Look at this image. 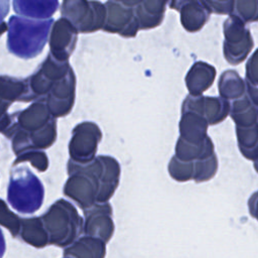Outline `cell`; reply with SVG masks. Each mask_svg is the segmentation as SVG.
<instances>
[{
	"instance_id": "cell-1",
	"label": "cell",
	"mask_w": 258,
	"mask_h": 258,
	"mask_svg": "<svg viewBox=\"0 0 258 258\" xmlns=\"http://www.w3.org/2000/svg\"><path fill=\"white\" fill-rule=\"evenodd\" d=\"M120 172V164L112 156L98 155L85 164L70 159L63 194L83 211L108 203L118 187Z\"/></svg>"
},
{
	"instance_id": "cell-26",
	"label": "cell",
	"mask_w": 258,
	"mask_h": 258,
	"mask_svg": "<svg viewBox=\"0 0 258 258\" xmlns=\"http://www.w3.org/2000/svg\"><path fill=\"white\" fill-rule=\"evenodd\" d=\"M236 127L238 147L241 154L248 160L255 161L258 158V124Z\"/></svg>"
},
{
	"instance_id": "cell-4",
	"label": "cell",
	"mask_w": 258,
	"mask_h": 258,
	"mask_svg": "<svg viewBox=\"0 0 258 258\" xmlns=\"http://www.w3.org/2000/svg\"><path fill=\"white\" fill-rule=\"evenodd\" d=\"M48 236V244L67 248L84 232V219L75 206L64 199L55 201L40 216Z\"/></svg>"
},
{
	"instance_id": "cell-28",
	"label": "cell",
	"mask_w": 258,
	"mask_h": 258,
	"mask_svg": "<svg viewBox=\"0 0 258 258\" xmlns=\"http://www.w3.org/2000/svg\"><path fill=\"white\" fill-rule=\"evenodd\" d=\"M22 162H29L40 172L48 168V158L43 150H27L18 154L13 162V167Z\"/></svg>"
},
{
	"instance_id": "cell-25",
	"label": "cell",
	"mask_w": 258,
	"mask_h": 258,
	"mask_svg": "<svg viewBox=\"0 0 258 258\" xmlns=\"http://www.w3.org/2000/svg\"><path fill=\"white\" fill-rule=\"evenodd\" d=\"M220 97L229 103L240 99L246 92V83L235 70L223 72L218 81Z\"/></svg>"
},
{
	"instance_id": "cell-8",
	"label": "cell",
	"mask_w": 258,
	"mask_h": 258,
	"mask_svg": "<svg viewBox=\"0 0 258 258\" xmlns=\"http://www.w3.org/2000/svg\"><path fill=\"white\" fill-rule=\"evenodd\" d=\"M72 67L69 61H59L49 52L40 67L26 80L27 96L25 102L42 101L56 81L63 78Z\"/></svg>"
},
{
	"instance_id": "cell-38",
	"label": "cell",
	"mask_w": 258,
	"mask_h": 258,
	"mask_svg": "<svg viewBox=\"0 0 258 258\" xmlns=\"http://www.w3.org/2000/svg\"><path fill=\"white\" fill-rule=\"evenodd\" d=\"M63 258H66V257H63Z\"/></svg>"
},
{
	"instance_id": "cell-17",
	"label": "cell",
	"mask_w": 258,
	"mask_h": 258,
	"mask_svg": "<svg viewBox=\"0 0 258 258\" xmlns=\"http://www.w3.org/2000/svg\"><path fill=\"white\" fill-rule=\"evenodd\" d=\"M216 75L217 72L214 66L203 60L196 61L190 67L184 78L185 86L189 92V95H203L204 92L212 87L216 79Z\"/></svg>"
},
{
	"instance_id": "cell-15",
	"label": "cell",
	"mask_w": 258,
	"mask_h": 258,
	"mask_svg": "<svg viewBox=\"0 0 258 258\" xmlns=\"http://www.w3.org/2000/svg\"><path fill=\"white\" fill-rule=\"evenodd\" d=\"M78 33L66 18L60 17L55 20L49 37V53L59 61H69L77 44Z\"/></svg>"
},
{
	"instance_id": "cell-5",
	"label": "cell",
	"mask_w": 258,
	"mask_h": 258,
	"mask_svg": "<svg viewBox=\"0 0 258 258\" xmlns=\"http://www.w3.org/2000/svg\"><path fill=\"white\" fill-rule=\"evenodd\" d=\"M44 187L40 179L26 166L14 168L10 173L7 201L21 214H33L42 205Z\"/></svg>"
},
{
	"instance_id": "cell-14",
	"label": "cell",
	"mask_w": 258,
	"mask_h": 258,
	"mask_svg": "<svg viewBox=\"0 0 258 258\" xmlns=\"http://www.w3.org/2000/svg\"><path fill=\"white\" fill-rule=\"evenodd\" d=\"M84 214L85 235L98 238L104 243H108L115 230L111 205L109 203L96 204L92 208L85 210Z\"/></svg>"
},
{
	"instance_id": "cell-10",
	"label": "cell",
	"mask_w": 258,
	"mask_h": 258,
	"mask_svg": "<svg viewBox=\"0 0 258 258\" xmlns=\"http://www.w3.org/2000/svg\"><path fill=\"white\" fill-rule=\"evenodd\" d=\"M135 1L110 0L105 4L106 19L103 30L123 37H134L139 30L135 13Z\"/></svg>"
},
{
	"instance_id": "cell-6",
	"label": "cell",
	"mask_w": 258,
	"mask_h": 258,
	"mask_svg": "<svg viewBox=\"0 0 258 258\" xmlns=\"http://www.w3.org/2000/svg\"><path fill=\"white\" fill-rule=\"evenodd\" d=\"M61 17L66 18L81 33H91L103 29L106 7L99 1L64 0L60 6Z\"/></svg>"
},
{
	"instance_id": "cell-24",
	"label": "cell",
	"mask_w": 258,
	"mask_h": 258,
	"mask_svg": "<svg viewBox=\"0 0 258 258\" xmlns=\"http://www.w3.org/2000/svg\"><path fill=\"white\" fill-rule=\"evenodd\" d=\"M235 125L249 126L258 124V107L252 102L248 94L230 103V114Z\"/></svg>"
},
{
	"instance_id": "cell-32",
	"label": "cell",
	"mask_w": 258,
	"mask_h": 258,
	"mask_svg": "<svg viewBox=\"0 0 258 258\" xmlns=\"http://www.w3.org/2000/svg\"><path fill=\"white\" fill-rule=\"evenodd\" d=\"M208 5L211 8V11L219 14H229L231 15L234 10V0L230 1H211L207 0Z\"/></svg>"
},
{
	"instance_id": "cell-33",
	"label": "cell",
	"mask_w": 258,
	"mask_h": 258,
	"mask_svg": "<svg viewBox=\"0 0 258 258\" xmlns=\"http://www.w3.org/2000/svg\"><path fill=\"white\" fill-rule=\"evenodd\" d=\"M248 209L250 215L258 221V190L252 194L248 200Z\"/></svg>"
},
{
	"instance_id": "cell-21",
	"label": "cell",
	"mask_w": 258,
	"mask_h": 258,
	"mask_svg": "<svg viewBox=\"0 0 258 258\" xmlns=\"http://www.w3.org/2000/svg\"><path fill=\"white\" fill-rule=\"evenodd\" d=\"M106 243L90 236L80 237L63 250L66 258H105Z\"/></svg>"
},
{
	"instance_id": "cell-35",
	"label": "cell",
	"mask_w": 258,
	"mask_h": 258,
	"mask_svg": "<svg viewBox=\"0 0 258 258\" xmlns=\"http://www.w3.org/2000/svg\"><path fill=\"white\" fill-rule=\"evenodd\" d=\"M5 250H6V242H5V239H4V235L0 229V258L3 257L4 253H5Z\"/></svg>"
},
{
	"instance_id": "cell-20",
	"label": "cell",
	"mask_w": 258,
	"mask_h": 258,
	"mask_svg": "<svg viewBox=\"0 0 258 258\" xmlns=\"http://www.w3.org/2000/svg\"><path fill=\"white\" fill-rule=\"evenodd\" d=\"M167 1L141 0L135 1V13L139 29H151L162 22Z\"/></svg>"
},
{
	"instance_id": "cell-27",
	"label": "cell",
	"mask_w": 258,
	"mask_h": 258,
	"mask_svg": "<svg viewBox=\"0 0 258 258\" xmlns=\"http://www.w3.org/2000/svg\"><path fill=\"white\" fill-rule=\"evenodd\" d=\"M27 83L25 79L0 76V97L12 104L15 101L25 102Z\"/></svg>"
},
{
	"instance_id": "cell-7",
	"label": "cell",
	"mask_w": 258,
	"mask_h": 258,
	"mask_svg": "<svg viewBox=\"0 0 258 258\" xmlns=\"http://www.w3.org/2000/svg\"><path fill=\"white\" fill-rule=\"evenodd\" d=\"M223 53L231 64H239L246 59L254 46L250 29L236 15H230L223 24Z\"/></svg>"
},
{
	"instance_id": "cell-31",
	"label": "cell",
	"mask_w": 258,
	"mask_h": 258,
	"mask_svg": "<svg viewBox=\"0 0 258 258\" xmlns=\"http://www.w3.org/2000/svg\"><path fill=\"white\" fill-rule=\"evenodd\" d=\"M245 80L252 85L258 86V48L251 54L246 63Z\"/></svg>"
},
{
	"instance_id": "cell-34",
	"label": "cell",
	"mask_w": 258,
	"mask_h": 258,
	"mask_svg": "<svg viewBox=\"0 0 258 258\" xmlns=\"http://www.w3.org/2000/svg\"><path fill=\"white\" fill-rule=\"evenodd\" d=\"M10 2L8 0H0V26L3 24V20L9 12Z\"/></svg>"
},
{
	"instance_id": "cell-23",
	"label": "cell",
	"mask_w": 258,
	"mask_h": 258,
	"mask_svg": "<svg viewBox=\"0 0 258 258\" xmlns=\"http://www.w3.org/2000/svg\"><path fill=\"white\" fill-rule=\"evenodd\" d=\"M18 237L34 248L40 249L48 245V236L40 217L21 218Z\"/></svg>"
},
{
	"instance_id": "cell-18",
	"label": "cell",
	"mask_w": 258,
	"mask_h": 258,
	"mask_svg": "<svg viewBox=\"0 0 258 258\" xmlns=\"http://www.w3.org/2000/svg\"><path fill=\"white\" fill-rule=\"evenodd\" d=\"M178 128L179 137L191 144H202L209 137L208 121L201 115L192 112H181Z\"/></svg>"
},
{
	"instance_id": "cell-2",
	"label": "cell",
	"mask_w": 258,
	"mask_h": 258,
	"mask_svg": "<svg viewBox=\"0 0 258 258\" xmlns=\"http://www.w3.org/2000/svg\"><path fill=\"white\" fill-rule=\"evenodd\" d=\"M14 121L3 133L11 141L16 156L27 150H43L56 139V121L43 101H35L29 107L11 116Z\"/></svg>"
},
{
	"instance_id": "cell-36",
	"label": "cell",
	"mask_w": 258,
	"mask_h": 258,
	"mask_svg": "<svg viewBox=\"0 0 258 258\" xmlns=\"http://www.w3.org/2000/svg\"><path fill=\"white\" fill-rule=\"evenodd\" d=\"M7 29H8L7 23H3V24L0 26V36H1L4 32H6V31H7Z\"/></svg>"
},
{
	"instance_id": "cell-9",
	"label": "cell",
	"mask_w": 258,
	"mask_h": 258,
	"mask_svg": "<svg viewBox=\"0 0 258 258\" xmlns=\"http://www.w3.org/2000/svg\"><path fill=\"white\" fill-rule=\"evenodd\" d=\"M102 140L100 127L91 121H84L76 125L69 142L70 159L85 164L95 159L98 144Z\"/></svg>"
},
{
	"instance_id": "cell-3",
	"label": "cell",
	"mask_w": 258,
	"mask_h": 258,
	"mask_svg": "<svg viewBox=\"0 0 258 258\" xmlns=\"http://www.w3.org/2000/svg\"><path fill=\"white\" fill-rule=\"evenodd\" d=\"M53 19L34 20L12 15L7 23V48L21 58L38 55L48 38Z\"/></svg>"
},
{
	"instance_id": "cell-19",
	"label": "cell",
	"mask_w": 258,
	"mask_h": 258,
	"mask_svg": "<svg viewBox=\"0 0 258 258\" xmlns=\"http://www.w3.org/2000/svg\"><path fill=\"white\" fill-rule=\"evenodd\" d=\"M13 9L17 14L34 20H47L59 6L56 0H14Z\"/></svg>"
},
{
	"instance_id": "cell-29",
	"label": "cell",
	"mask_w": 258,
	"mask_h": 258,
	"mask_svg": "<svg viewBox=\"0 0 258 258\" xmlns=\"http://www.w3.org/2000/svg\"><path fill=\"white\" fill-rule=\"evenodd\" d=\"M231 15L238 16L245 23L258 21V0H237Z\"/></svg>"
},
{
	"instance_id": "cell-13",
	"label": "cell",
	"mask_w": 258,
	"mask_h": 258,
	"mask_svg": "<svg viewBox=\"0 0 258 258\" xmlns=\"http://www.w3.org/2000/svg\"><path fill=\"white\" fill-rule=\"evenodd\" d=\"M76 76L73 69L61 79L56 81L48 94L42 100L53 118L68 115L75 104Z\"/></svg>"
},
{
	"instance_id": "cell-22",
	"label": "cell",
	"mask_w": 258,
	"mask_h": 258,
	"mask_svg": "<svg viewBox=\"0 0 258 258\" xmlns=\"http://www.w3.org/2000/svg\"><path fill=\"white\" fill-rule=\"evenodd\" d=\"M215 153V146L214 143L209 136L206 141L202 144L196 145L188 143L178 137L176 144H175V154L174 156L184 162H194L203 160L213 156Z\"/></svg>"
},
{
	"instance_id": "cell-37",
	"label": "cell",
	"mask_w": 258,
	"mask_h": 258,
	"mask_svg": "<svg viewBox=\"0 0 258 258\" xmlns=\"http://www.w3.org/2000/svg\"><path fill=\"white\" fill-rule=\"evenodd\" d=\"M253 164H254V168H255V170L258 172V158L254 161V163H253Z\"/></svg>"
},
{
	"instance_id": "cell-11",
	"label": "cell",
	"mask_w": 258,
	"mask_h": 258,
	"mask_svg": "<svg viewBox=\"0 0 258 258\" xmlns=\"http://www.w3.org/2000/svg\"><path fill=\"white\" fill-rule=\"evenodd\" d=\"M218 158L213 156L194 162L178 160L174 155L168 162V173L172 179L183 182L194 179L197 183L212 179L218 171Z\"/></svg>"
},
{
	"instance_id": "cell-16",
	"label": "cell",
	"mask_w": 258,
	"mask_h": 258,
	"mask_svg": "<svg viewBox=\"0 0 258 258\" xmlns=\"http://www.w3.org/2000/svg\"><path fill=\"white\" fill-rule=\"evenodd\" d=\"M168 4L172 9L180 13L181 25L188 32H198L201 30L212 13L207 1H171Z\"/></svg>"
},
{
	"instance_id": "cell-30",
	"label": "cell",
	"mask_w": 258,
	"mask_h": 258,
	"mask_svg": "<svg viewBox=\"0 0 258 258\" xmlns=\"http://www.w3.org/2000/svg\"><path fill=\"white\" fill-rule=\"evenodd\" d=\"M21 225V218L14 214L7 206V204L0 199V226L6 228L13 238L19 236Z\"/></svg>"
},
{
	"instance_id": "cell-12",
	"label": "cell",
	"mask_w": 258,
	"mask_h": 258,
	"mask_svg": "<svg viewBox=\"0 0 258 258\" xmlns=\"http://www.w3.org/2000/svg\"><path fill=\"white\" fill-rule=\"evenodd\" d=\"M181 112H192L204 117L209 125L223 122L230 114V103L216 96L187 95L181 104Z\"/></svg>"
}]
</instances>
